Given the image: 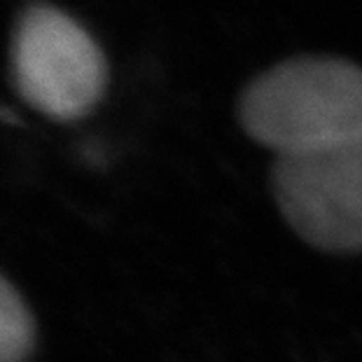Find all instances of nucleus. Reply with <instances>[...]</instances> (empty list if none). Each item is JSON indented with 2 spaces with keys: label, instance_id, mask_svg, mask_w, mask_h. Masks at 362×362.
Here are the masks:
<instances>
[{
  "label": "nucleus",
  "instance_id": "f257e3e1",
  "mask_svg": "<svg viewBox=\"0 0 362 362\" xmlns=\"http://www.w3.org/2000/svg\"><path fill=\"white\" fill-rule=\"evenodd\" d=\"M238 122L276 157L362 141V68L346 59L297 57L257 75L238 98Z\"/></svg>",
  "mask_w": 362,
  "mask_h": 362
},
{
  "label": "nucleus",
  "instance_id": "f03ea898",
  "mask_svg": "<svg viewBox=\"0 0 362 362\" xmlns=\"http://www.w3.org/2000/svg\"><path fill=\"white\" fill-rule=\"evenodd\" d=\"M19 94L54 119H78L103 96L107 66L101 47L73 17L52 5H30L14 33Z\"/></svg>",
  "mask_w": 362,
  "mask_h": 362
},
{
  "label": "nucleus",
  "instance_id": "7ed1b4c3",
  "mask_svg": "<svg viewBox=\"0 0 362 362\" xmlns=\"http://www.w3.org/2000/svg\"><path fill=\"white\" fill-rule=\"evenodd\" d=\"M272 189L288 225L322 252H362V141L276 157Z\"/></svg>",
  "mask_w": 362,
  "mask_h": 362
},
{
  "label": "nucleus",
  "instance_id": "20e7f679",
  "mask_svg": "<svg viewBox=\"0 0 362 362\" xmlns=\"http://www.w3.org/2000/svg\"><path fill=\"white\" fill-rule=\"evenodd\" d=\"M33 349V320L19 292L0 276V362H24Z\"/></svg>",
  "mask_w": 362,
  "mask_h": 362
}]
</instances>
